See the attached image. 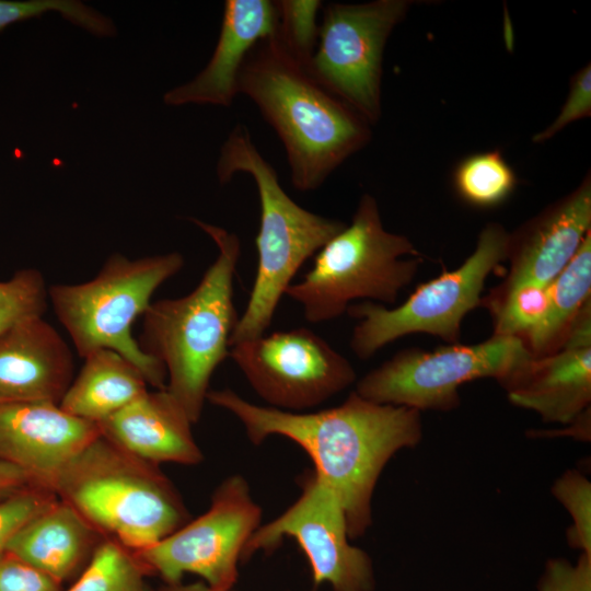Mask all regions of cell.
<instances>
[{
    "label": "cell",
    "mask_w": 591,
    "mask_h": 591,
    "mask_svg": "<svg viewBox=\"0 0 591 591\" xmlns=\"http://www.w3.org/2000/svg\"><path fill=\"white\" fill-rule=\"evenodd\" d=\"M532 359L520 338L494 334L475 345L406 348L364 374L355 392L378 404L450 412L461 404L462 384L491 378L503 386Z\"/></svg>",
    "instance_id": "obj_9"
},
{
    "label": "cell",
    "mask_w": 591,
    "mask_h": 591,
    "mask_svg": "<svg viewBox=\"0 0 591 591\" xmlns=\"http://www.w3.org/2000/svg\"><path fill=\"white\" fill-rule=\"evenodd\" d=\"M502 387L511 404L536 413L542 421L572 425L590 412L591 345L565 344L533 358Z\"/></svg>",
    "instance_id": "obj_19"
},
{
    "label": "cell",
    "mask_w": 591,
    "mask_h": 591,
    "mask_svg": "<svg viewBox=\"0 0 591 591\" xmlns=\"http://www.w3.org/2000/svg\"><path fill=\"white\" fill-rule=\"evenodd\" d=\"M58 497L47 488H32L0 502V551L32 518L48 508Z\"/></svg>",
    "instance_id": "obj_29"
},
{
    "label": "cell",
    "mask_w": 591,
    "mask_h": 591,
    "mask_svg": "<svg viewBox=\"0 0 591 591\" xmlns=\"http://www.w3.org/2000/svg\"><path fill=\"white\" fill-rule=\"evenodd\" d=\"M96 425L101 436L154 464L195 465L202 460L193 422L165 389L146 391Z\"/></svg>",
    "instance_id": "obj_18"
},
{
    "label": "cell",
    "mask_w": 591,
    "mask_h": 591,
    "mask_svg": "<svg viewBox=\"0 0 591 591\" xmlns=\"http://www.w3.org/2000/svg\"><path fill=\"white\" fill-rule=\"evenodd\" d=\"M154 591H235L234 589L231 590H217L209 586H207L205 582H194V583H164L163 586L159 587Z\"/></svg>",
    "instance_id": "obj_34"
},
{
    "label": "cell",
    "mask_w": 591,
    "mask_h": 591,
    "mask_svg": "<svg viewBox=\"0 0 591 591\" xmlns=\"http://www.w3.org/2000/svg\"><path fill=\"white\" fill-rule=\"evenodd\" d=\"M207 401L235 416L254 444L271 436L299 444L315 475L338 497L349 538L371 525L372 495L387 462L422 439L420 412L378 404L355 391L340 405L313 413L258 406L230 389L209 390Z\"/></svg>",
    "instance_id": "obj_1"
},
{
    "label": "cell",
    "mask_w": 591,
    "mask_h": 591,
    "mask_svg": "<svg viewBox=\"0 0 591 591\" xmlns=\"http://www.w3.org/2000/svg\"><path fill=\"white\" fill-rule=\"evenodd\" d=\"M237 173L250 174L256 184L260 220L256 236V276L245 311L231 335L230 347L265 334L299 268L347 225L293 201L243 125L232 129L217 162L221 184L230 182Z\"/></svg>",
    "instance_id": "obj_5"
},
{
    "label": "cell",
    "mask_w": 591,
    "mask_h": 591,
    "mask_svg": "<svg viewBox=\"0 0 591 591\" xmlns=\"http://www.w3.org/2000/svg\"><path fill=\"white\" fill-rule=\"evenodd\" d=\"M106 538L59 498L28 520L4 549L60 583L77 578Z\"/></svg>",
    "instance_id": "obj_20"
},
{
    "label": "cell",
    "mask_w": 591,
    "mask_h": 591,
    "mask_svg": "<svg viewBox=\"0 0 591 591\" xmlns=\"http://www.w3.org/2000/svg\"><path fill=\"white\" fill-rule=\"evenodd\" d=\"M420 263L410 240L386 231L376 199L363 194L350 224L316 253L312 268L285 294L301 305L308 322H327L357 299L395 304Z\"/></svg>",
    "instance_id": "obj_6"
},
{
    "label": "cell",
    "mask_w": 591,
    "mask_h": 591,
    "mask_svg": "<svg viewBox=\"0 0 591 591\" xmlns=\"http://www.w3.org/2000/svg\"><path fill=\"white\" fill-rule=\"evenodd\" d=\"M410 5V0H375L324 7L317 44L306 68L318 83L370 125L381 116L386 40Z\"/></svg>",
    "instance_id": "obj_10"
},
{
    "label": "cell",
    "mask_w": 591,
    "mask_h": 591,
    "mask_svg": "<svg viewBox=\"0 0 591 591\" xmlns=\"http://www.w3.org/2000/svg\"><path fill=\"white\" fill-rule=\"evenodd\" d=\"M147 576L132 551L106 537L66 591H154Z\"/></svg>",
    "instance_id": "obj_24"
},
{
    "label": "cell",
    "mask_w": 591,
    "mask_h": 591,
    "mask_svg": "<svg viewBox=\"0 0 591 591\" xmlns=\"http://www.w3.org/2000/svg\"><path fill=\"white\" fill-rule=\"evenodd\" d=\"M192 221L211 237L218 256L193 291L150 303L142 314L139 345L164 366L165 390L195 424L215 370L230 356V338L239 321L233 280L241 243L221 227Z\"/></svg>",
    "instance_id": "obj_3"
},
{
    "label": "cell",
    "mask_w": 591,
    "mask_h": 591,
    "mask_svg": "<svg viewBox=\"0 0 591 591\" xmlns=\"http://www.w3.org/2000/svg\"><path fill=\"white\" fill-rule=\"evenodd\" d=\"M72 380V351L43 316L0 333V404H59Z\"/></svg>",
    "instance_id": "obj_16"
},
{
    "label": "cell",
    "mask_w": 591,
    "mask_h": 591,
    "mask_svg": "<svg viewBox=\"0 0 591 591\" xmlns=\"http://www.w3.org/2000/svg\"><path fill=\"white\" fill-rule=\"evenodd\" d=\"M47 303L48 288L37 269H20L0 281V333L21 320L43 316Z\"/></svg>",
    "instance_id": "obj_26"
},
{
    "label": "cell",
    "mask_w": 591,
    "mask_h": 591,
    "mask_svg": "<svg viewBox=\"0 0 591 591\" xmlns=\"http://www.w3.org/2000/svg\"><path fill=\"white\" fill-rule=\"evenodd\" d=\"M183 266L178 252L137 259L116 253L90 281L49 287L48 301L80 357L97 349L114 350L139 369L149 385L163 390L164 366L141 349L131 327L153 292Z\"/></svg>",
    "instance_id": "obj_7"
},
{
    "label": "cell",
    "mask_w": 591,
    "mask_h": 591,
    "mask_svg": "<svg viewBox=\"0 0 591 591\" xmlns=\"http://www.w3.org/2000/svg\"><path fill=\"white\" fill-rule=\"evenodd\" d=\"M50 489L103 536L132 552L157 544L189 518L158 464L101 434L62 466Z\"/></svg>",
    "instance_id": "obj_4"
},
{
    "label": "cell",
    "mask_w": 591,
    "mask_h": 591,
    "mask_svg": "<svg viewBox=\"0 0 591 591\" xmlns=\"http://www.w3.org/2000/svg\"><path fill=\"white\" fill-rule=\"evenodd\" d=\"M99 434L95 422L66 413L59 404H0V462L21 468L47 489L62 466Z\"/></svg>",
    "instance_id": "obj_15"
},
{
    "label": "cell",
    "mask_w": 591,
    "mask_h": 591,
    "mask_svg": "<svg viewBox=\"0 0 591 591\" xmlns=\"http://www.w3.org/2000/svg\"><path fill=\"white\" fill-rule=\"evenodd\" d=\"M591 301V231L575 256L548 285V305L542 322L523 339L533 358L557 351L582 308Z\"/></svg>",
    "instance_id": "obj_22"
},
{
    "label": "cell",
    "mask_w": 591,
    "mask_h": 591,
    "mask_svg": "<svg viewBox=\"0 0 591 591\" xmlns=\"http://www.w3.org/2000/svg\"><path fill=\"white\" fill-rule=\"evenodd\" d=\"M536 591H591V555L580 553L576 563L561 557L549 558Z\"/></svg>",
    "instance_id": "obj_31"
},
{
    "label": "cell",
    "mask_w": 591,
    "mask_h": 591,
    "mask_svg": "<svg viewBox=\"0 0 591 591\" xmlns=\"http://www.w3.org/2000/svg\"><path fill=\"white\" fill-rule=\"evenodd\" d=\"M277 27L275 34L286 48L300 61L308 65L317 44V12L322 9L318 0L275 1Z\"/></svg>",
    "instance_id": "obj_27"
},
{
    "label": "cell",
    "mask_w": 591,
    "mask_h": 591,
    "mask_svg": "<svg viewBox=\"0 0 591 591\" xmlns=\"http://www.w3.org/2000/svg\"><path fill=\"white\" fill-rule=\"evenodd\" d=\"M229 357L259 397L285 412L316 407L356 381L351 363L304 327L234 344Z\"/></svg>",
    "instance_id": "obj_12"
},
{
    "label": "cell",
    "mask_w": 591,
    "mask_h": 591,
    "mask_svg": "<svg viewBox=\"0 0 591 591\" xmlns=\"http://www.w3.org/2000/svg\"><path fill=\"white\" fill-rule=\"evenodd\" d=\"M518 184L513 169L499 150L463 159L453 172L457 196L472 207L488 209L503 204Z\"/></svg>",
    "instance_id": "obj_23"
},
{
    "label": "cell",
    "mask_w": 591,
    "mask_h": 591,
    "mask_svg": "<svg viewBox=\"0 0 591 591\" xmlns=\"http://www.w3.org/2000/svg\"><path fill=\"white\" fill-rule=\"evenodd\" d=\"M300 483L298 500L255 531L242 560L258 551L276 548L289 536L304 553L315 586L328 583L333 591H374L372 559L349 543L345 511L336 494L314 472L303 474Z\"/></svg>",
    "instance_id": "obj_13"
},
{
    "label": "cell",
    "mask_w": 591,
    "mask_h": 591,
    "mask_svg": "<svg viewBox=\"0 0 591 591\" xmlns=\"http://www.w3.org/2000/svg\"><path fill=\"white\" fill-rule=\"evenodd\" d=\"M276 27L275 1L227 0L210 60L193 80L167 91L163 102L170 106H230L239 94V74L248 53Z\"/></svg>",
    "instance_id": "obj_17"
},
{
    "label": "cell",
    "mask_w": 591,
    "mask_h": 591,
    "mask_svg": "<svg viewBox=\"0 0 591 591\" xmlns=\"http://www.w3.org/2000/svg\"><path fill=\"white\" fill-rule=\"evenodd\" d=\"M147 381L120 354L97 349L84 357L59 406L66 413L100 422L143 394Z\"/></svg>",
    "instance_id": "obj_21"
},
{
    "label": "cell",
    "mask_w": 591,
    "mask_h": 591,
    "mask_svg": "<svg viewBox=\"0 0 591 591\" xmlns=\"http://www.w3.org/2000/svg\"><path fill=\"white\" fill-rule=\"evenodd\" d=\"M262 509L240 475L224 479L209 509L157 544L134 552L148 575L177 583L194 573L217 590H231L246 544L260 526Z\"/></svg>",
    "instance_id": "obj_11"
},
{
    "label": "cell",
    "mask_w": 591,
    "mask_h": 591,
    "mask_svg": "<svg viewBox=\"0 0 591 591\" xmlns=\"http://www.w3.org/2000/svg\"><path fill=\"white\" fill-rule=\"evenodd\" d=\"M591 116V67H582L570 79L568 96L554 121L544 130L535 134V143L552 139L569 124Z\"/></svg>",
    "instance_id": "obj_30"
},
{
    "label": "cell",
    "mask_w": 591,
    "mask_h": 591,
    "mask_svg": "<svg viewBox=\"0 0 591 591\" xmlns=\"http://www.w3.org/2000/svg\"><path fill=\"white\" fill-rule=\"evenodd\" d=\"M239 93L258 107L280 138L300 192L318 188L371 138L370 124L326 90L275 32L248 53Z\"/></svg>",
    "instance_id": "obj_2"
},
{
    "label": "cell",
    "mask_w": 591,
    "mask_h": 591,
    "mask_svg": "<svg viewBox=\"0 0 591 591\" xmlns=\"http://www.w3.org/2000/svg\"><path fill=\"white\" fill-rule=\"evenodd\" d=\"M508 234L502 224L487 223L462 265L421 283L401 305L350 304L346 312L357 320L350 338L354 354L366 360L387 344L416 333L459 344L463 318L480 305L487 277L506 260Z\"/></svg>",
    "instance_id": "obj_8"
},
{
    "label": "cell",
    "mask_w": 591,
    "mask_h": 591,
    "mask_svg": "<svg viewBox=\"0 0 591 591\" xmlns=\"http://www.w3.org/2000/svg\"><path fill=\"white\" fill-rule=\"evenodd\" d=\"M50 11L59 12L69 22L100 37H112L117 33L112 19L77 0H0V32L13 23Z\"/></svg>",
    "instance_id": "obj_25"
},
{
    "label": "cell",
    "mask_w": 591,
    "mask_h": 591,
    "mask_svg": "<svg viewBox=\"0 0 591 591\" xmlns=\"http://www.w3.org/2000/svg\"><path fill=\"white\" fill-rule=\"evenodd\" d=\"M32 488H45L21 468L0 462V502Z\"/></svg>",
    "instance_id": "obj_33"
},
{
    "label": "cell",
    "mask_w": 591,
    "mask_h": 591,
    "mask_svg": "<svg viewBox=\"0 0 591 591\" xmlns=\"http://www.w3.org/2000/svg\"><path fill=\"white\" fill-rule=\"evenodd\" d=\"M591 231L590 172L569 194L508 234L509 270L493 292L523 285L548 286Z\"/></svg>",
    "instance_id": "obj_14"
},
{
    "label": "cell",
    "mask_w": 591,
    "mask_h": 591,
    "mask_svg": "<svg viewBox=\"0 0 591 591\" xmlns=\"http://www.w3.org/2000/svg\"><path fill=\"white\" fill-rule=\"evenodd\" d=\"M553 496L569 513L568 544L591 555V483L579 471L569 470L552 486Z\"/></svg>",
    "instance_id": "obj_28"
},
{
    "label": "cell",
    "mask_w": 591,
    "mask_h": 591,
    "mask_svg": "<svg viewBox=\"0 0 591 591\" xmlns=\"http://www.w3.org/2000/svg\"><path fill=\"white\" fill-rule=\"evenodd\" d=\"M61 584L14 554L0 551V591H62Z\"/></svg>",
    "instance_id": "obj_32"
}]
</instances>
